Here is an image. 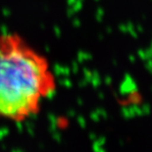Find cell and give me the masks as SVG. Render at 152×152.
<instances>
[{
	"label": "cell",
	"instance_id": "obj_1",
	"mask_svg": "<svg viewBox=\"0 0 152 152\" xmlns=\"http://www.w3.org/2000/svg\"><path fill=\"white\" fill-rule=\"evenodd\" d=\"M47 58L15 33L0 34V118L23 122L56 91Z\"/></svg>",
	"mask_w": 152,
	"mask_h": 152
}]
</instances>
